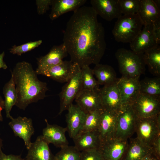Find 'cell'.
Returning a JSON list of instances; mask_svg holds the SVG:
<instances>
[{"label":"cell","mask_w":160,"mask_h":160,"mask_svg":"<svg viewBox=\"0 0 160 160\" xmlns=\"http://www.w3.org/2000/svg\"><path fill=\"white\" fill-rule=\"evenodd\" d=\"M91 7L73 11L67 23L63 43L72 63L82 67L99 64L106 49L104 28Z\"/></svg>","instance_id":"obj_1"},{"label":"cell","mask_w":160,"mask_h":160,"mask_svg":"<svg viewBox=\"0 0 160 160\" xmlns=\"http://www.w3.org/2000/svg\"><path fill=\"white\" fill-rule=\"evenodd\" d=\"M11 74L17 95L15 105L19 108L24 110L29 104L46 97L47 84L39 79L30 63L24 61L18 63Z\"/></svg>","instance_id":"obj_2"},{"label":"cell","mask_w":160,"mask_h":160,"mask_svg":"<svg viewBox=\"0 0 160 160\" xmlns=\"http://www.w3.org/2000/svg\"><path fill=\"white\" fill-rule=\"evenodd\" d=\"M115 54L122 77L139 79L145 72L146 65L143 54H139L131 50L120 48Z\"/></svg>","instance_id":"obj_3"},{"label":"cell","mask_w":160,"mask_h":160,"mask_svg":"<svg viewBox=\"0 0 160 160\" xmlns=\"http://www.w3.org/2000/svg\"><path fill=\"white\" fill-rule=\"evenodd\" d=\"M143 26L138 13L123 15L117 19L112 33L117 41L130 43L140 33Z\"/></svg>","instance_id":"obj_4"},{"label":"cell","mask_w":160,"mask_h":160,"mask_svg":"<svg viewBox=\"0 0 160 160\" xmlns=\"http://www.w3.org/2000/svg\"><path fill=\"white\" fill-rule=\"evenodd\" d=\"M136 137L145 145L151 148L155 138L160 135V113L151 117H137L135 132Z\"/></svg>","instance_id":"obj_5"},{"label":"cell","mask_w":160,"mask_h":160,"mask_svg":"<svg viewBox=\"0 0 160 160\" xmlns=\"http://www.w3.org/2000/svg\"><path fill=\"white\" fill-rule=\"evenodd\" d=\"M81 76V68L76 64L73 75L63 87L59 94L60 103L59 115L68 110L82 90Z\"/></svg>","instance_id":"obj_6"},{"label":"cell","mask_w":160,"mask_h":160,"mask_svg":"<svg viewBox=\"0 0 160 160\" xmlns=\"http://www.w3.org/2000/svg\"><path fill=\"white\" fill-rule=\"evenodd\" d=\"M137 118L131 105L123 106L118 115L114 137L127 140L135 132Z\"/></svg>","instance_id":"obj_7"},{"label":"cell","mask_w":160,"mask_h":160,"mask_svg":"<svg viewBox=\"0 0 160 160\" xmlns=\"http://www.w3.org/2000/svg\"><path fill=\"white\" fill-rule=\"evenodd\" d=\"M139 118H148L160 113V99L140 93L131 105Z\"/></svg>","instance_id":"obj_8"},{"label":"cell","mask_w":160,"mask_h":160,"mask_svg":"<svg viewBox=\"0 0 160 160\" xmlns=\"http://www.w3.org/2000/svg\"><path fill=\"white\" fill-rule=\"evenodd\" d=\"M76 64L70 61H63L57 65L45 68H37V75L49 77L60 83L67 82L75 71Z\"/></svg>","instance_id":"obj_9"},{"label":"cell","mask_w":160,"mask_h":160,"mask_svg":"<svg viewBox=\"0 0 160 160\" xmlns=\"http://www.w3.org/2000/svg\"><path fill=\"white\" fill-rule=\"evenodd\" d=\"M128 144L127 140L113 137L101 142L99 150L105 160H122Z\"/></svg>","instance_id":"obj_10"},{"label":"cell","mask_w":160,"mask_h":160,"mask_svg":"<svg viewBox=\"0 0 160 160\" xmlns=\"http://www.w3.org/2000/svg\"><path fill=\"white\" fill-rule=\"evenodd\" d=\"M159 45L153 31V24L143 25L142 30L134 39L130 43L131 50L139 54Z\"/></svg>","instance_id":"obj_11"},{"label":"cell","mask_w":160,"mask_h":160,"mask_svg":"<svg viewBox=\"0 0 160 160\" xmlns=\"http://www.w3.org/2000/svg\"><path fill=\"white\" fill-rule=\"evenodd\" d=\"M116 82L104 86L99 91L103 109L119 112L123 106Z\"/></svg>","instance_id":"obj_12"},{"label":"cell","mask_w":160,"mask_h":160,"mask_svg":"<svg viewBox=\"0 0 160 160\" xmlns=\"http://www.w3.org/2000/svg\"><path fill=\"white\" fill-rule=\"evenodd\" d=\"M116 83L122 106L131 105L140 93L139 79L122 76L118 79Z\"/></svg>","instance_id":"obj_13"},{"label":"cell","mask_w":160,"mask_h":160,"mask_svg":"<svg viewBox=\"0 0 160 160\" xmlns=\"http://www.w3.org/2000/svg\"><path fill=\"white\" fill-rule=\"evenodd\" d=\"M9 125L13 132L15 136L21 138L28 150L32 143L31 136L35 133L32 119L26 117L19 116L11 119Z\"/></svg>","instance_id":"obj_14"},{"label":"cell","mask_w":160,"mask_h":160,"mask_svg":"<svg viewBox=\"0 0 160 160\" xmlns=\"http://www.w3.org/2000/svg\"><path fill=\"white\" fill-rule=\"evenodd\" d=\"M91 6L97 15L110 21L122 15L119 0H91Z\"/></svg>","instance_id":"obj_15"},{"label":"cell","mask_w":160,"mask_h":160,"mask_svg":"<svg viewBox=\"0 0 160 160\" xmlns=\"http://www.w3.org/2000/svg\"><path fill=\"white\" fill-rule=\"evenodd\" d=\"M99 89L94 90H81L75 98L76 104L86 113L103 109Z\"/></svg>","instance_id":"obj_16"},{"label":"cell","mask_w":160,"mask_h":160,"mask_svg":"<svg viewBox=\"0 0 160 160\" xmlns=\"http://www.w3.org/2000/svg\"><path fill=\"white\" fill-rule=\"evenodd\" d=\"M67 110L66 115L67 131L70 137L73 139L81 131L86 113L76 104H72Z\"/></svg>","instance_id":"obj_17"},{"label":"cell","mask_w":160,"mask_h":160,"mask_svg":"<svg viewBox=\"0 0 160 160\" xmlns=\"http://www.w3.org/2000/svg\"><path fill=\"white\" fill-rule=\"evenodd\" d=\"M119 113L103 110L97 130L101 142L114 137Z\"/></svg>","instance_id":"obj_18"},{"label":"cell","mask_w":160,"mask_h":160,"mask_svg":"<svg viewBox=\"0 0 160 160\" xmlns=\"http://www.w3.org/2000/svg\"><path fill=\"white\" fill-rule=\"evenodd\" d=\"M47 125L42 131V136L49 143L56 147L62 148L68 145V142L65 135L67 129L56 124H49L45 119Z\"/></svg>","instance_id":"obj_19"},{"label":"cell","mask_w":160,"mask_h":160,"mask_svg":"<svg viewBox=\"0 0 160 160\" xmlns=\"http://www.w3.org/2000/svg\"><path fill=\"white\" fill-rule=\"evenodd\" d=\"M49 144L42 135L38 136L28 150L25 160H54V156L50 149Z\"/></svg>","instance_id":"obj_20"},{"label":"cell","mask_w":160,"mask_h":160,"mask_svg":"<svg viewBox=\"0 0 160 160\" xmlns=\"http://www.w3.org/2000/svg\"><path fill=\"white\" fill-rule=\"evenodd\" d=\"M68 54L63 43L54 46L47 54L37 59V68H47L59 64L63 61V59Z\"/></svg>","instance_id":"obj_21"},{"label":"cell","mask_w":160,"mask_h":160,"mask_svg":"<svg viewBox=\"0 0 160 160\" xmlns=\"http://www.w3.org/2000/svg\"><path fill=\"white\" fill-rule=\"evenodd\" d=\"M73 139L74 146L81 152L99 149L101 143L97 131L80 132Z\"/></svg>","instance_id":"obj_22"},{"label":"cell","mask_w":160,"mask_h":160,"mask_svg":"<svg viewBox=\"0 0 160 160\" xmlns=\"http://www.w3.org/2000/svg\"><path fill=\"white\" fill-rule=\"evenodd\" d=\"M138 13L143 25L153 24L160 21V9L153 0H140Z\"/></svg>","instance_id":"obj_23"},{"label":"cell","mask_w":160,"mask_h":160,"mask_svg":"<svg viewBox=\"0 0 160 160\" xmlns=\"http://www.w3.org/2000/svg\"><path fill=\"white\" fill-rule=\"evenodd\" d=\"M87 1L86 0H53L49 18L53 20L67 12H73L84 6Z\"/></svg>","instance_id":"obj_24"},{"label":"cell","mask_w":160,"mask_h":160,"mask_svg":"<svg viewBox=\"0 0 160 160\" xmlns=\"http://www.w3.org/2000/svg\"><path fill=\"white\" fill-rule=\"evenodd\" d=\"M152 153L151 148L142 143L137 137L131 139L122 160H142Z\"/></svg>","instance_id":"obj_25"},{"label":"cell","mask_w":160,"mask_h":160,"mask_svg":"<svg viewBox=\"0 0 160 160\" xmlns=\"http://www.w3.org/2000/svg\"><path fill=\"white\" fill-rule=\"evenodd\" d=\"M92 70L99 85L110 84L116 82L118 80L114 69L109 65L99 63L95 65Z\"/></svg>","instance_id":"obj_26"},{"label":"cell","mask_w":160,"mask_h":160,"mask_svg":"<svg viewBox=\"0 0 160 160\" xmlns=\"http://www.w3.org/2000/svg\"><path fill=\"white\" fill-rule=\"evenodd\" d=\"M3 92L4 97V109L6 116L11 120L13 118L10 115V112L17 100L15 86L12 76L10 80L4 85Z\"/></svg>","instance_id":"obj_27"},{"label":"cell","mask_w":160,"mask_h":160,"mask_svg":"<svg viewBox=\"0 0 160 160\" xmlns=\"http://www.w3.org/2000/svg\"><path fill=\"white\" fill-rule=\"evenodd\" d=\"M143 59L150 72L156 77L160 76V47L158 45L143 53Z\"/></svg>","instance_id":"obj_28"},{"label":"cell","mask_w":160,"mask_h":160,"mask_svg":"<svg viewBox=\"0 0 160 160\" xmlns=\"http://www.w3.org/2000/svg\"><path fill=\"white\" fill-rule=\"evenodd\" d=\"M140 93L160 99V78H146L140 81Z\"/></svg>","instance_id":"obj_29"},{"label":"cell","mask_w":160,"mask_h":160,"mask_svg":"<svg viewBox=\"0 0 160 160\" xmlns=\"http://www.w3.org/2000/svg\"><path fill=\"white\" fill-rule=\"evenodd\" d=\"M82 90H94L99 89V85L94 76L92 69L89 66L81 68Z\"/></svg>","instance_id":"obj_30"},{"label":"cell","mask_w":160,"mask_h":160,"mask_svg":"<svg viewBox=\"0 0 160 160\" xmlns=\"http://www.w3.org/2000/svg\"><path fill=\"white\" fill-rule=\"evenodd\" d=\"M103 110L95 111L87 113L84 125L80 132L97 131L101 113Z\"/></svg>","instance_id":"obj_31"},{"label":"cell","mask_w":160,"mask_h":160,"mask_svg":"<svg viewBox=\"0 0 160 160\" xmlns=\"http://www.w3.org/2000/svg\"><path fill=\"white\" fill-rule=\"evenodd\" d=\"M61 148L54 156V160H81V152L74 146L68 145Z\"/></svg>","instance_id":"obj_32"},{"label":"cell","mask_w":160,"mask_h":160,"mask_svg":"<svg viewBox=\"0 0 160 160\" xmlns=\"http://www.w3.org/2000/svg\"><path fill=\"white\" fill-rule=\"evenodd\" d=\"M122 14L133 15L138 13L140 0H119Z\"/></svg>","instance_id":"obj_33"},{"label":"cell","mask_w":160,"mask_h":160,"mask_svg":"<svg viewBox=\"0 0 160 160\" xmlns=\"http://www.w3.org/2000/svg\"><path fill=\"white\" fill-rule=\"evenodd\" d=\"M41 40L28 42L24 44L16 46L14 45L10 49V52L13 54L21 55L38 47L42 43Z\"/></svg>","instance_id":"obj_34"},{"label":"cell","mask_w":160,"mask_h":160,"mask_svg":"<svg viewBox=\"0 0 160 160\" xmlns=\"http://www.w3.org/2000/svg\"><path fill=\"white\" fill-rule=\"evenodd\" d=\"M81 153V160H102L103 159L99 149L88 150Z\"/></svg>","instance_id":"obj_35"},{"label":"cell","mask_w":160,"mask_h":160,"mask_svg":"<svg viewBox=\"0 0 160 160\" xmlns=\"http://www.w3.org/2000/svg\"><path fill=\"white\" fill-rule=\"evenodd\" d=\"M53 0H36L37 12L39 15L45 13L49 9V6L52 5Z\"/></svg>","instance_id":"obj_36"},{"label":"cell","mask_w":160,"mask_h":160,"mask_svg":"<svg viewBox=\"0 0 160 160\" xmlns=\"http://www.w3.org/2000/svg\"><path fill=\"white\" fill-rule=\"evenodd\" d=\"M153 154L159 160L160 159V135L153 141L151 146Z\"/></svg>","instance_id":"obj_37"},{"label":"cell","mask_w":160,"mask_h":160,"mask_svg":"<svg viewBox=\"0 0 160 160\" xmlns=\"http://www.w3.org/2000/svg\"><path fill=\"white\" fill-rule=\"evenodd\" d=\"M0 160H26L23 159L20 155L13 154L7 155L0 149Z\"/></svg>","instance_id":"obj_38"},{"label":"cell","mask_w":160,"mask_h":160,"mask_svg":"<svg viewBox=\"0 0 160 160\" xmlns=\"http://www.w3.org/2000/svg\"><path fill=\"white\" fill-rule=\"evenodd\" d=\"M153 31L155 38L159 45L160 43V21L153 24Z\"/></svg>","instance_id":"obj_39"},{"label":"cell","mask_w":160,"mask_h":160,"mask_svg":"<svg viewBox=\"0 0 160 160\" xmlns=\"http://www.w3.org/2000/svg\"><path fill=\"white\" fill-rule=\"evenodd\" d=\"M4 55V52L0 54V69L3 68L4 69H6L7 68V65L3 60Z\"/></svg>","instance_id":"obj_40"},{"label":"cell","mask_w":160,"mask_h":160,"mask_svg":"<svg viewBox=\"0 0 160 160\" xmlns=\"http://www.w3.org/2000/svg\"><path fill=\"white\" fill-rule=\"evenodd\" d=\"M4 109V100L2 97L0 96V121L3 120V118L1 114L2 110Z\"/></svg>","instance_id":"obj_41"},{"label":"cell","mask_w":160,"mask_h":160,"mask_svg":"<svg viewBox=\"0 0 160 160\" xmlns=\"http://www.w3.org/2000/svg\"><path fill=\"white\" fill-rule=\"evenodd\" d=\"M142 160H159L152 153H150L145 157Z\"/></svg>","instance_id":"obj_42"},{"label":"cell","mask_w":160,"mask_h":160,"mask_svg":"<svg viewBox=\"0 0 160 160\" xmlns=\"http://www.w3.org/2000/svg\"><path fill=\"white\" fill-rule=\"evenodd\" d=\"M154 2L160 9V1L159 0H153Z\"/></svg>","instance_id":"obj_43"},{"label":"cell","mask_w":160,"mask_h":160,"mask_svg":"<svg viewBox=\"0 0 160 160\" xmlns=\"http://www.w3.org/2000/svg\"><path fill=\"white\" fill-rule=\"evenodd\" d=\"M3 146V143L2 140V139L0 137V149H1V148Z\"/></svg>","instance_id":"obj_44"},{"label":"cell","mask_w":160,"mask_h":160,"mask_svg":"<svg viewBox=\"0 0 160 160\" xmlns=\"http://www.w3.org/2000/svg\"><path fill=\"white\" fill-rule=\"evenodd\" d=\"M102 160H104V159H102Z\"/></svg>","instance_id":"obj_45"}]
</instances>
